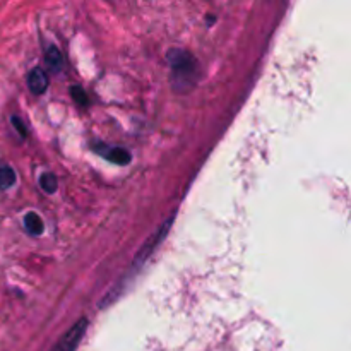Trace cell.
<instances>
[{"instance_id":"4","label":"cell","mask_w":351,"mask_h":351,"mask_svg":"<svg viewBox=\"0 0 351 351\" xmlns=\"http://www.w3.org/2000/svg\"><path fill=\"white\" fill-rule=\"evenodd\" d=\"M93 147H95L96 153L105 156L106 160L112 161V163L115 165H129L130 160H132L129 151L123 149V147H108L105 146V144H98V143L93 144Z\"/></svg>"},{"instance_id":"1","label":"cell","mask_w":351,"mask_h":351,"mask_svg":"<svg viewBox=\"0 0 351 351\" xmlns=\"http://www.w3.org/2000/svg\"><path fill=\"white\" fill-rule=\"evenodd\" d=\"M170 58L171 71H173L175 86L184 84V89H187V84H192L197 75V62L189 51L184 50H171L168 53Z\"/></svg>"},{"instance_id":"11","label":"cell","mask_w":351,"mask_h":351,"mask_svg":"<svg viewBox=\"0 0 351 351\" xmlns=\"http://www.w3.org/2000/svg\"><path fill=\"white\" fill-rule=\"evenodd\" d=\"M12 123H14V127L17 129V132H19L23 137H26L27 130H26V125H24L23 120H21L19 117H12Z\"/></svg>"},{"instance_id":"3","label":"cell","mask_w":351,"mask_h":351,"mask_svg":"<svg viewBox=\"0 0 351 351\" xmlns=\"http://www.w3.org/2000/svg\"><path fill=\"white\" fill-rule=\"evenodd\" d=\"M86 329H88V319L77 321L67 332H65L64 338L57 343V346L51 351H75L79 343H81V339L84 338Z\"/></svg>"},{"instance_id":"7","label":"cell","mask_w":351,"mask_h":351,"mask_svg":"<svg viewBox=\"0 0 351 351\" xmlns=\"http://www.w3.org/2000/svg\"><path fill=\"white\" fill-rule=\"evenodd\" d=\"M47 64L53 72H58L62 69V65H64V58H62L60 50L55 45H51L47 50Z\"/></svg>"},{"instance_id":"2","label":"cell","mask_w":351,"mask_h":351,"mask_svg":"<svg viewBox=\"0 0 351 351\" xmlns=\"http://www.w3.org/2000/svg\"><path fill=\"white\" fill-rule=\"evenodd\" d=\"M171 225H173V218H168L167 221H165L163 225H161L160 228H158L156 232H154L153 235L149 237V240H147V242L144 243L143 249H141L139 252H137V256L134 257L132 266H130V269L127 271L125 281H129L130 276H132V273H137V271H139L141 267H143L144 264H146V261L149 259L151 256H153L154 250H156L158 247H160V243L163 242L165 239H167V235H168V232H170V226Z\"/></svg>"},{"instance_id":"10","label":"cell","mask_w":351,"mask_h":351,"mask_svg":"<svg viewBox=\"0 0 351 351\" xmlns=\"http://www.w3.org/2000/svg\"><path fill=\"white\" fill-rule=\"evenodd\" d=\"M71 93H72V96H74V99L79 103V105H82V106L88 105V98H86V93L82 91L81 88H72Z\"/></svg>"},{"instance_id":"5","label":"cell","mask_w":351,"mask_h":351,"mask_svg":"<svg viewBox=\"0 0 351 351\" xmlns=\"http://www.w3.org/2000/svg\"><path fill=\"white\" fill-rule=\"evenodd\" d=\"M27 86L33 95H43L48 88V75L43 69H33L27 75Z\"/></svg>"},{"instance_id":"9","label":"cell","mask_w":351,"mask_h":351,"mask_svg":"<svg viewBox=\"0 0 351 351\" xmlns=\"http://www.w3.org/2000/svg\"><path fill=\"white\" fill-rule=\"evenodd\" d=\"M40 187L43 189L47 194H53V192H57L58 182H57V178H55V175L53 173H43V175H41Z\"/></svg>"},{"instance_id":"6","label":"cell","mask_w":351,"mask_h":351,"mask_svg":"<svg viewBox=\"0 0 351 351\" xmlns=\"http://www.w3.org/2000/svg\"><path fill=\"white\" fill-rule=\"evenodd\" d=\"M24 226H26L27 232L34 237L41 235L45 230L43 219H41L36 213H27V215L24 216Z\"/></svg>"},{"instance_id":"8","label":"cell","mask_w":351,"mask_h":351,"mask_svg":"<svg viewBox=\"0 0 351 351\" xmlns=\"http://www.w3.org/2000/svg\"><path fill=\"white\" fill-rule=\"evenodd\" d=\"M16 184V171L10 167H0V189L5 191Z\"/></svg>"}]
</instances>
